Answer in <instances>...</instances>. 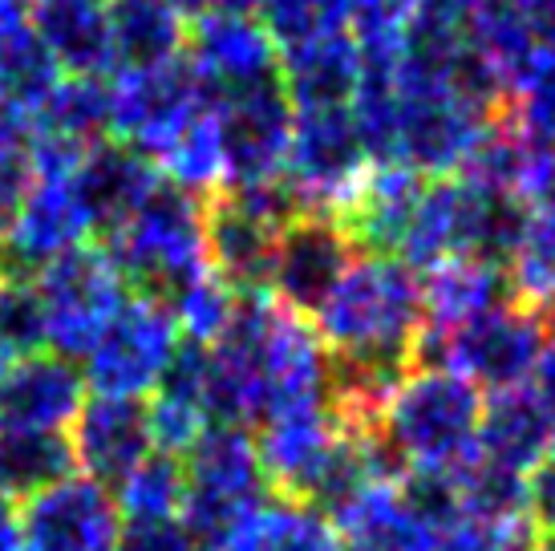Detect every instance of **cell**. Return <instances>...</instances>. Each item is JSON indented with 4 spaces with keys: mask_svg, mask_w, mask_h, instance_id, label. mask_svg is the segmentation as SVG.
Returning a JSON list of instances; mask_svg holds the SVG:
<instances>
[{
    "mask_svg": "<svg viewBox=\"0 0 555 551\" xmlns=\"http://www.w3.org/2000/svg\"><path fill=\"white\" fill-rule=\"evenodd\" d=\"M219 551H345L333 520L321 507L293 499H263L251 507Z\"/></svg>",
    "mask_w": 555,
    "mask_h": 551,
    "instance_id": "4316f807",
    "label": "cell"
},
{
    "mask_svg": "<svg viewBox=\"0 0 555 551\" xmlns=\"http://www.w3.org/2000/svg\"><path fill=\"white\" fill-rule=\"evenodd\" d=\"M357 252L361 247L353 244L345 223L317 219V215H293L288 228L280 231L263 292H272L280 305H288L293 312H312Z\"/></svg>",
    "mask_w": 555,
    "mask_h": 551,
    "instance_id": "ac0fdd59",
    "label": "cell"
},
{
    "mask_svg": "<svg viewBox=\"0 0 555 551\" xmlns=\"http://www.w3.org/2000/svg\"><path fill=\"white\" fill-rule=\"evenodd\" d=\"M29 142V118L0 93V146H25Z\"/></svg>",
    "mask_w": 555,
    "mask_h": 551,
    "instance_id": "7bdbcfd3",
    "label": "cell"
},
{
    "mask_svg": "<svg viewBox=\"0 0 555 551\" xmlns=\"http://www.w3.org/2000/svg\"><path fill=\"white\" fill-rule=\"evenodd\" d=\"M114 69L175 62L186 46L191 21L175 13L167 0H106Z\"/></svg>",
    "mask_w": 555,
    "mask_h": 551,
    "instance_id": "484cf974",
    "label": "cell"
},
{
    "mask_svg": "<svg viewBox=\"0 0 555 551\" xmlns=\"http://www.w3.org/2000/svg\"><path fill=\"white\" fill-rule=\"evenodd\" d=\"M373 158L357 134L349 106L293 110V146L284 167V200L296 215L345 223L361 187L370 179Z\"/></svg>",
    "mask_w": 555,
    "mask_h": 551,
    "instance_id": "8992f818",
    "label": "cell"
},
{
    "mask_svg": "<svg viewBox=\"0 0 555 551\" xmlns=\"http://www.w3.org/2000/svg\"><path fill=\"white\" fill-rule=\"evenodd\" d=\"M25 296L33 305L41 353L81 366L130 300V289L109 264L106 247H78L29 276Z\"/></svg>",
    "mask_w": 555,
    "mask_h": 551,
    "instance_id": "277c9868",
    "label": "cell"
},
{
    "mask_svg": "<svg viewBox=\"0 0 555 551\" xmlns=\"http://www.w3.org/2000/svg\"><path fill=\"white\" fill-rule=\"evenodd\" d=\"M552 454H555V443H552Z\"/></svg>",
    "mask_w": 555,
    "mask_h": 551,
    "instance_id": "f907efd6",
    "label": "cell"
},
{
    "mask_svg": "<svg viewBox=\"0 0 555 551\" xmlns=\"http://www.w3.org/2000/svg\"><path fill=\"white\" fill-rule=\"evenodd\" d=\"M422 4L426 0H353L349 37L361 53V65H398L414 41Z\"/></svg>",
    "mask_w": 555,
    "mask_h": 551,
    "instance_id": "1f68e13d",
    "label": "cell"
},
{
    "mask_svg": "<svg viewBox=\"0 0 555 551\" xmlns=\"http://www.w3.org/2000/svg\"><path fill=\"white\" fill-rule=\"evenodd\" d=\"M183 353L179 324L170 317L163 296L151 292H130L122 312L114 317L106 337L98 341V349L81 361V377L93 398H122L142 401L155 398V389L167 382Z\"/></svg>",
    "mask_w": 555,
    "mask_h": 551,
    "instance_id": "30bf717a",
    "label": "cell"
},
{
    "mask_svg": "<svg viewBox=\"0 0 555 551\" xmlns=\"http://www.w3.org/2000/svg\"><path fill=\"white\" fill-rule=\"evenodd\" d=\"M170 308V317L179 324V337L191 341V349H211L228 337V329L235 324V312H240V300L244 292L228 284L216 268L191 276L186 284L163 296Z\"/></svg>",
    "mask_w": 555,
    "mask_h": 551,
    "instance_id": "4dcf8cb0",
    "label": "cell"
},
{
    "mask_svg": "<svg viewBox=\"0 0 555 551\" xmlns=\"http://www.w3.org/2000/svg\"><path fill=\"white\" fill-rule=\"evenodd\" d=\"M349 4L353 0H263L260 25L272 33L276 49H296L349 33Z\"/></svg>",
    "mask_w": 555,
    "mask_h": 551,
    "instance_id": "e575fe53",
    "label": "cell"
},
{
    "mask_svg": "<svg viewBox=\"0 0 555 551\" xmlns=\"http://www.w3.org/2000/svg\"><path fill=\"white\" fill-rule=\"evenodd\" d=\"M482 394L442 366L405 369L373 422L398 475L447 490L475 459Z\"/></svg>",
    "mask_w": 555,
    "mask_h": 551,
    "instance_id": "3957f363",
    "label": "cell"
},
{
    "mask_svg": "<svg viewBox=\"0 0 555 551\" xmlns=\"http://www.w3.org/2000/svg\"><path fill=\"white\" fill-rule=\"evenodd\" d=\"M183 459L179 520L199 551H219L235 523L268 499L256 438L247 434V426H211Z\"/></svg>",
    "mask_w": 555,
    "mask_h": 551,
    "instance_id": "ba28073f",
    "label": "cell"
},
{
    "mask_svg": "<svg viewBox=\"0 0 555 551\" xmlns=\"http://www.w3.org/2000/svg\"><path fill=\"white\" fill-rule=\"evenodd\" d=\"M158 183L163 179L155 175V167L142 154L126 151L122 142L90 146L86 158L78 163V170H74V187H78L81 203L90 212L93 231L118 228Z\"/></svg>",
    "mask_w": 555,
    "mask_h": 551,
    "instance_id": "cb8c5ba5",
    "label": "cell"
},
{
    "mask_svg": "<svg viewBox=\"0 0 555 551\" xmlns=\"http://www.w3.org/2000/svg\"><path fill=\"white\" fill-rule=\"evenodd\" d=\"M183 62L211 98H232L280 81V49L260 16H195L186 29Z\"/></svg>",
    "mask_w": 555,
    "mask_h": 551,
    "instance_id": "2e32d148",
    "label": "cell"
},
{
    "mask_svg": "<svg viewBox=\"0 0 555 551\" xmlns=\"http://www.w3.org/2000/svg\"><path fill=\"white\" fill-rule=\"evenodd\" d=\"M106 256L126 284L151 296H170L191 276L211 268L207 256V207L195 195L158 183L146 200L109 228Z\"/></svg>",
    "mask_w": 555,
    "mask_h": 551,
    "instance_id": "5b68a950",
    "label": "cell"
},
{
    "mask_svg": "<svg viewBox=\"0 0 555 551\" xmlns=\"http://www.w3.org/2000/svg\"><path fill=\"white\" fill-rule=\"evenodd\" d=\"M293 215L284 191H219L207 207L211 268L240 292H260L280 231Z\"/></svg>",
    "mask_w": 555,
    "mask_h": 551,
    "instance_id": "9a60e30c",
    "label": "cell"
},
{
    "mask_svg": "<svg viewBox=\"0 0 555 551\" xmlns=\"http://www.w3.org/2000/svg\"><path fill=\"white\" fill-rule=\"evenodd\" d=\"M357 81H361V53L349 33L280 53V90L293 102V110L349 106Z\"/></svg>",
    "mask_w": 555,
    "mask_h": 551,
    "instance_id": "d4e9b609",
    "label": "cell"
},
{
    "mask_svg": "<svg viewBox=\"0 0 555 551\" xmlns=\"http://www.w3.org/2000/svg\"><path fill=\"white\" fill-rule=\"evenodd\" d=\"M543 333H547V349H555V300L547 305V324H543Z\"/></svg>",
    "mask_w": 555,
    "mask_h": 551,
    "instance_id": "c3c4849f",
    "label": "cell"
},
{
    "mask_svg": "<svg viewBox=\"0 0 555 551\" xmlns=\"http://www.w3.org/2000/svg\"><path fill=\"white\" fill-rule=\"evenodd\" d=\"M109 134V93L102 77H62L29 118V138L90 151Z\"/></svg>",
    "mask_w": 555,
    "mask_h": 551,
    "instance_id": "f1b7e54d",
    "label": "cell"
},
{
    "mask_svg": "<svg viewBox=\"0 0 555 551\" xmlns=\"http://www.w3.org/2000/svg\"><path fill=\"white\" fill-rule=\"evenodd\" d=\"M511 4L524 16V25L531 29L535 41L555 46V0H511Z\"/></svg>",
    "mask_w": 555,
    "mask_h": 551,
    "instance_id": "b9f144b4",
    "label": "cell"
},
{
    "mask_svg": "<svg viewBox=\"0 0 555 551\" xmlns=\"http://www.w3.org/2000/svg\"><path fill=\"white\" fill-rule=\"evenodd\" d=\"M263 0H207V13H228V16H260Z\"/></svg>",
    "mask_w": 555,
    "mask_h": 551,
    "instance_id": "bcb514c9",
    "label": "cell"
},
{
    "mask_svg": "<svg viewBox=\"0 0 555 551\" xmlns=\"http://www.w3.org/2000/svg\"><path fill=\"white\" fill-rule=\"evenodd\" d=\"M203 382L216 426L268 422L333 401L337 366L305 312L272 292H244L228 337L203 349Z\"/></svg>",
    "mask_w": 555,
    "mask_h": 551,
    "instance_id": "6da1fadb",
    "label": "cell"
},
{
    "mask_svg": "<svg viewBox=\"0 0 555 551\" xmlns=\"http://www.w3.org/2000/svg\"><path fill=\"white\" fill-rule=\"evenodd\" d=\"M86 377L53 353H25L0 382V438H69Z\"/></svg>",
    "mask_w": 555,
    "mask_h": 551,
    "instance_id": "e0dca14e",
    "label": "cell"
},
{
    "mask_svg": "<svg viewBox=\"0 0 555 551\" xmlns=\"http://www.w3.org/2000/svg\"><path fill=\"white\" fill-rule=\"evenodd\" d=\"M155 175L183 195H219L228 187V154H223V126H219L216 98L170 138L151 158Z\"/></svg>",
    "mask_w": 555,
    "mask_h": 551,
    "instance_id": "83f0119b",
    "label": "cell"
},
{
    "mask_svg": "<svg viewBox=\"0 0 555 551\" xmlns=\"http://www.w3.org/2000/svg\"><path fill=\"white\" fill-rule=\"evenodd\" d=\"M118 551H199L191 539L183 520H163V523H122V539Z\"/></svg>",
    "mask_w": 555,
    "mask_h": 551,
    "instance_id": "60d3db41",
    "label": "cell"
},
{
    "mask_svg": "<svg viewBox=\"0 0 555 551\" xmlns=\"http://www.w3.org/2000/svg\"><path fill=\"white\" fill-rule=\"evenodd\" d=\"M515 215L519 212L511 203L482 191L463 175L430 179L417 191V203L410 212L405 235H401L398 260L410 264L414 272L459 260V256L503 260Z\"/></svg>",
    "mask_w": 555,
    "mask_h": 551,
    "instance_id": "52a82bcc",
    "label": "cell"
},
{
    "mask_svg": "<svg viewBox=\"0 0 555 551\" xmlns=\"http://www.w3.org/2000/svg\"><path fill=\"white\" fill-rule=\"evenodd\" d=\"M21 551H118L122 515L109 487L69 471L25 495L16 511Z\"/></svg>",
    "mask_w": 555,
    "mask_h": 551,
    "instance_id": "5bb4252c",
    "label": "cell"
},
{
    "mask_svg": "<svg viewBox=\"0 0 555 551\" xmlns=\"http://www.w3.org/2000/svg\"><path fill=\"white\" fill-rule=\"evenodd\" d=\"M0 551H21V527H16V511L9 507V495H0Z\"/></svg>",
    "mask_w": 555,
    "mask_h": 551,
    "instance_id": "f6af8a7d",
    "label": "cell"
},
{
    "mask_svg": "<svg viewBox=\"0 0 555 551\" xmlns=\"http://www.w3.org/2000/svg\"><path fill=\"white\" fill-rule=\"evenodd\" d=\"M69 471L65 438H0V495H33Z\"/></svg>",
    "mask_w": 555,
    "mask_h": 551,
    "instance_id": "d590c367",
    "label": "cell"
},
{
    "mask_svg": "<svg viewBox=\"0 0 555 551\" xmlns=\"http://www.w3.org/2000/svg\"><path fill=\"white\" fill-rule=\"evenodd\" d=\"M62 69L49 62V53L37 46V37L29 29L0 46V93L13 102L16 110H25V118L37 114V106L49 98V90L62 81Z\"/></svg>",
    "mask_w": 555,
    "mask_h": 551,
    "instance_id": "8d00e7d4",
    "label": "cell"
},
{
    "mask_svg": "<svg viewBox=\"0 0 555 551\" xmlns=\"http://www.w3.org/2000/svg\"><path fill=\"white\" fill-rule=\"evenodd\" d=\"M114 507L122 523H163L183 511V462L167 454L142 459L122 483H114Z\"/></svg>",
    "mask_w": 555,
    "mask_h": 551,
    "instance_id": "d6a6232c",
    "label": "cell"
},
{
    "mask_svg": "<svg viewBox=\"0 0 555 551\" xmlns=\"http://www.w3.org/2000/svg\"><path fill=\"white\" fill-rule=\"evenodd\" d=\"M524 515L540 539H555V454L524 478Z\"/></svg>",
    "mask_w": 555,
    "mask_h": 551,
    "instance_id": "ab89813d",
    "label": "cell"
},
{
    "mask_svg": "<svg viewBox=\"0 0 555 551\" xmlns=\"http://www.w3.org/2000/svg\"><path fill=\"white\" fill-rule=\"evenodd\" d=\"M228 154V187L223 191H284V167L293 146V102L280 81L216 98Z\"/></svg>",
    "mask_w": 555,
    "mask_h": 551,
    "instance_id": "4fadbf2b",
    "label": "cell"
},
{
    "mask_svg": "<svg viewBox=\"0 0 555 551\" xmlns=\"http://www.w3.org/2000/svg\"><path fill=\"white\" fill-rule=\"evenodd\" d=\"M9 289H13V280H9V272L0 268V312H4V300H9Z\"/></svg>",
    "mask_w": 555,
    "mask_h": 551,
    "instance_id": "681fc988",
    "label": "cell"
},
{
    "mask_svg": "<svg viewBox=\"0 0 555 551\" xmlns=\"http://www.w3.org/2000/svg\"><path fill=\"white\" fill-rule=\"evenodd\" d=\"M555 443V413L543 406V398L531 385L491 394L482 401L478 418L475 459L503 471V475L527 478L552 454Z\"/></svg>",
    "mask_w": 555,
    "mask_h": 551,
    "instance_id": "44dd1931",
    "label": "cell"
},
{
    "mask_svg": "<svg viewBox=\"0 0 555 551\" xmlns=\"http://www.w3.org/2000/svg\"><path fill=\"white\" fill-rule=\"evenodd\" d=\"M328 507L345 551H434L450 520L447 490L398 471H373Z\"/></svg>",
    "mask_w": 555,
    "mask_h": 551,
    "instance_id": "9c48e42d",
    "label": "cell"
},
{
    "mask_svg": "<svg viewBox=\"0 0 555 551\" xmlns=\"http://www.w3.org/2000/svg\"><path fill=\"white\" fill-rule=\"evenodd\" d=\"M393 138L389 163L417 179H450L466 167L494 126V93L459 53L410 46L393 69Z\"/></svg>",
    "mask_w": 555,
    "mask_h": 551,
    "instance_id": "7a4b0ae2",
    "label": "cell"
},
{
    "mask_svg": "<svg viewBox=\"0 0 555 551\" xmlns=\"http://www.w3.org/2000/svg\"><path fill=\"white\" fill-rule=\"evenodd\" d=\"M507 276L499 260L459 256V260L434 264L422 276V337L417 345L450 337L454 329L478 321L482 312L507 305Z\"/></svg>",
    "mask_w": 555,
    "mask_h": 551,
    "instance_id": "7402d4cb",
    "label": "cell"
},
{
    "mask_svg": "<svg viewBox=\"0 0 555 551\" xmlns=\"http://www.w3.org/2000/svg\"><path fill=\"white\" fill-rule=\"evenodd\" d=\"M540 536L527 523V515L511 520H478V515H459L450 511L447 527L438 536L434 551H535Z\"/></svg>",
    "mask_w": 555,
    "mask_h": 551,
    "instance_id": "74e56055",
    "label": "cell"
},
{
    "mask_svg": "<svg viewBox=\"0 0 555 551\" xmlns=\"http://www.w3.org/2000/svg\"><path fill=\"white\" fill-rule=\"evenodd\" d=\"M503 102H507L503 123L555 146V46L535 49V57L524 65V74L511 81Z\"/></svg>",
    "mask_w": 555,
    "mask_h": 551,
    "instance_id": "836d02e7",
    "label": "cell"
},
{
    "mask_svg": "<svg viewBox=\"0 0 555 551\" xmlns=\"http://www.w3.org/2000/svg\"><path fill=\"white\" fill-rule=\"evenodd\" d=\"M503 276L515 305H552L555 300V207H531L515 215L507 252H503Z\"/></svg>",
    "mask_w": 555,
    "mask_h": 551,
    "instance_id": "f546056e",
    "label": "cell"
},
{
    "mask_svg": "<svg viewBox=\"0 0 555 551\" xmlns=\"http://www.w3.org/2000/svg\"><path fill=\"white\" fill-rule=\"evenodd\" d=\"M175 13H183L186 21H195V16L207 13V0H167Z\"/></svg>",
    "mask_w": 555,
    "mask_h": 551,
    "instance_id": "7dc6e473",
    "label": "cell"
},
{
    "mask_svg": "<svg viewBox=\"0 0 555 551\" xmlns=\"http://www.w3.org/2000/svg\"><path fill=\"white\" fill-rule=\"evenodd\" d=\"M29 33L65 77L114 74L106 0H33Z\"/></svg>",
    "mask_w": 555,
    "mask_h": 551,
    "instance_id": "603a6c76",
    "label": "cell"
},
{
    "mask_svg": "<svg viewBox=\"0 0 555 551\" xmlns=\"http://www.w3.org/2000/svg\"><path fill=\"white\" fill-rule=\"evenodd\" d=\"M417 353L426 357V366L450 369L478 394H507L535 377L547 353V333L531 308L507 300L454 329L450 337L417 345Z\"/></svg>",
    "mask_w": 555,
    "mask_h": 551,
    "instance_id": "8fae6325",
    "label": "cell"
},
{
    "mask_svg": "<svg viewBox=\"0 0 555 551\" xmlns=\"http://www.w3.org/2000/svg\"><path fill=\"white\" fill-rule=\"evenodd\" d=\"M90 235L93 223L78 187H74V175H65V179H37L33 175L29 195L21 203L13 228L4 231L0 252H4L9 268L37 276L41 268L62 260V256L86 247Z\"/></svg>",
    "mask_w": 555,
    "mask_h": 551,
    "instance_id": "d6986e66",
    "label": "cell"
},
{
    "mask_svg": "<svg viewBox=\"0 0 555 551\" xmlns=\"http://www.w3.org/2000/svg\"><path fill=\"white\" fill-rule=\"evenodd\" d=\"M65 443H69L74 471L102 487L122 483L142 459L155 454L151 430H146V406L122 398H86Z\"/></svg>",
    "mask_w": 555,
    "mask_h": 551,
    "instance_id": "ffe728a7",
    "label": "cell"
},
{
    "mask_svg": "<svg viewBox=\"0 0 555 551\" xmlns=\"http://www.w3.org/2000/svg\"><path fill=\"white\" fill-rule=\"evenodd\" d=\"M33 187V167L25 146H0V240L13 228L21 203Z\"/></svg>",
    "mask_w": 555,
    "mask_h": 551,
    "instance_id": "f35d334b",
    "label": "cell"
},
{
    "mask_svg": "<svg viewBox=\"0 0 555 551\" xmlns=\"http://www.w3.org/2000/svg\"><path fill=\"white\" fill-rule=\"evenodd\" d=\"M29 29V0H0V46Z\"/></svg>",
    "mask_w": 555,
    "mask_h": 551,
    "instance_id": "ee69618b",
    "label": "cell"
},
{
    "mask_svg": "<svg viewBox=\"0 0 555 551\" xmlns=\"http://www.w3.org/2000/svg\"><path fill=\"white\" fill-rule=\"evenodd\" d=\"M106 93L109 134L126 151L142 154L146 163L211 102V93L203 90L183 57L163 65H139V69H114Z\"/></svg>",
    "mask_w": 555,
    "mask_h": 551,
    "instance_id": "7c38bea8",
    "label": "cell"
}]
</instances>
